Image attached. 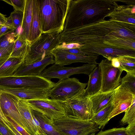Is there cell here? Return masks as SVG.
Returning a JSON list of instances; mask_svg holds the SVG:
<instances>
[{"label":"cell","mask_w":135,"mask_h":135,"mask_svg":"<svg viewBox=\"0 0 135 135\" xmlns=\"http://www.w3.org/2000/svg\"><path fill=\"white\" fill-rule=\"evenodd\" d=\"M115 2L119 1L121 2L125 3L126 4L130 5H135V0H114Z\"/></svg>","instance_id":"ee69618b"},{"label":"cell","mask_w":135,"mask_h":135,"mask_svg":"<svg viewBox=\"0 0 135 135\" xmlns=\"http://www.w3.org/2000/svg\"><path fill=\"white\" fill-rule=\"evenodd\" d=\"M0 122L6 126H8L9 121L3 112L0 105Z\"/></svg>","instance_id":"60d3db41"},{"label":"cell","mask_w":135,"mask_h":135,"mask_svg":"<svg viewBox=\"0 0 135 135\" xmlns=\"http://www.w3.org/2000/svg\"><path fill=\"white\" fill-rule=\"evenodd\" d=\"M107 17L110 20L135 25V5H119L116 2L114 9Z\"/></svg>","instance_id":"d6986e66"},{"label":"cell","mask_w":135,"mask_h":135,"mask_svg":"<svg viewBox=\"0 0 135 135\" xmlns=\"http://www.w3.org/2000/svg\"><path fill=\"white\" fill-rule=\"evenodd\" d=\"M14 42L6 47L0 49V59L7 56H10L12 50Z\"/></svg>","instance_id":"8d00e7d4"},{"label":"cell","mask_w":135,"mask_h":135,"mask_svg":"<svg viewBox=\"0 0 135 135\" xmlns=\"http://www.w3.org/2000/svg\"><path fill=\"white\" fill-rule=\"evenodd\" d=\"M31 112L38 122L43 131L47 135H63L54 127L53 120L35 110L31 109Z\"/></svg>","instance_id":"d4e9b609"},{"label":"cell","mask_w":135,"mask_h":135,"mask_svg":"<svg viewBox=\"0 0 135 135\" xmlns=\"http://www.w3.org/2000/svg\"><path fill=\"white\" fill-rule=\"evenodd\" d=\"M0 105L4 115L11 118L25 129L23 122L17 108L12 99L11 94L1 91H0Z\"/></svg>","instance_id":"ac0fdd59"},{"label":"cell","mask_w":135,"mask_h":135,"mask_svg":"<svg viewBox=\"0 0 135 135\" xmlns=\"http://www.w3.org/2000/svg\"><path fill=\"white\" fill-rule=\"evenodd\" d=\"M112 101L106 107L93 115L90 119L97 124L99 129L104 128L109 120V115L113 108Z\"/></svg>","instance_id":"484cf974"},{"label":"cell","mask_w":135,"mask_h":135,"mask_svg":"<svg viewBox=\"0 0 135 135\" xmlns=\"http://www.w3.org/2000/svg\"></svg>","instance_id":"c3c4849f"},{"label":"cell","mask_w":135,"mask_h":135,"mask_svg":"<svg viewBox=\"0 0 135 135\" xmlns=\"http://www.w3.org/2000/svg\"><path fill=\"white\" fill-rule=\"evenodd\" d=\"M87 83H83L75 78H68L59 80L49 90V96L51 99L62 101L76 95L84 93Z\"/></svg>","instance_id":"52a82bcc"},{"label":"cell","mask_w":135,"mask_h":135,"mask_svg":"<svg viewBox=\"0 0 135 135\" xmlns=\"http://www.w3.org/2000/svg\"><path fill=\"white\" fill-rule=\"evenodd\" d=\"M121 122L123 124H128L135 122V97L133 98L131 105L125 112Z\"/></svg>","instance_id":"1f68e13d"},{"label":"cell","mask_w":135,"mask_h":135,"mask_svg":"<svg viewBox=\"0 0 135 135\" xmlns=\"http://www.w3.org/2000/svg\"><path fill=\"white\" fill-rule=\"evenodd\" d=\"M54 57L55 64L60 66L71 64L76 62L98 64V56L73 54L59 49H55L51 51Z\"/></svg>","instance_id":"5bb4252c"},{"label":"cell","mask_w":135,"mask_h":135,"mask_svg":"<svg viewBox=\"0 0 135 135\" xmlns=\"http://www.w3.org/2000/svg\"><path fill=\"white\" fill-rule=\"evenodd\" d=\"M23 15V12L15 10L11 13L10 16L12 18L13 26L15 29L21 26Z\"/></svg>","instance_id":"d6a6232c"},{"label":"cell","mask_w":135,"mask_h":135,"mask_svg":"<svg viewBox=\"0 0 135 135\" xmlns=\"http://www.w3.org/2000/svg\"><path fill=\"white\" fill-rule=\"evenodd\" d=\"M13 30L5 25L0 26V36Z\"/></svg>","instance_id":"b9f144b4"},{"label":"cell","mask_w":135,"mask_h":135,"mask_svg":"<svg viewBox=\"0 0 135 135\" xmlns=\"http://www.w3.org/2000/svg\"><path fill=\"white\" fill-rule=\"evenodd\" d=\"M85 45L81 43H71L65 44L60 45L56 48L62 50H69L80 48Z\"/></svg>","instance_id":"d590c367"},{"label":"cell","mask_w":135,"mask_h":135,"mask_svg":"<svg viewBox=\"0 0 135 135\" xmlns=\"http://www.w3.org/2000/svg\"><path fill=\"white\" fill-rule=\"evenodd\" d=\"M31 109L54 120L65 116L64 109L58 101L51 99L27 100Z\"/></svg>","instance_id":"8fae6325"},{"label":"cell","mask_w":135,"mask_h":135,"mask_svg":"<svg viewBox=\"0 0 135 135\" xmlns=\"http://www.w3.org/2000/svg\"><path fill=\"white\" fill-rule=\"evenodd\" d=\"M82 51L101 55L110 61L113 57L127 55L135 57V50L116 48L103 42L91 43L85 44L80 48Z\"/></svg>","instance_id":"7c38bea8"},{"label":"cell","mask_w":135,"mask_h":135,"mask_svg":"<svg viewBox=\"0 0 135 135\" xmlns=\"http://www.w3.org/2000/svg\"><path fill=\"white\" fill-rule=\"evenodd\" d=\"M120 85L131 93L135 95V73H127L121 79Z\"/></svg>","instance_id":"f546056e"},{"label":"cell","mask_w":135,"mask_h":135,"mask_svg":"<svg viewBox=\"0 0 135 135\" xmlns=\"http://www.w3.org/2000/svg\"><path fill=\"white\" fill-rule=\"evenodd\" d=\"M8 119L14 127L22 135H31L24 129L16 123L9 117H7Z\"/></svg>","instance_id":"f35d334b"},{"label":"cell","mask_w":135,"mask_h":135,"mask_svg":"<svg viewBox=\"0 0 135 135\" xmlns=\"http://www.w3.org/2000/svg\"><path fill=\"white\" fill-rule=\"evenodd\" d=\"M55 83L41 76H9L0 78V86L13 87H24L49 90Z\"/></svg>","instance_id":"ba28073f"},{"label":"cell","mask_w":135,"mask_h":135,"mask_svg":"<svg viewBox=\"0 0 135 135\" xmlns=\"http://www.w3.org/2000/svg\"><path fill=\"white\" fill-rule=\"evenodd\" d=\"M40 135H47L44 133L42 134H41Z\"/></svg>","instance_id":"7dc6e473"},{"label":"cell","mask_w":135,"mask_h":135,"mask_svg":"<svg viewBox=\"0 0 135 135\" xmlns=\"http://www.w3.org/2000/svg\"><path fill=\"white\" fill-rule=\"evenodd\" d=\"M115 90L106 93L100 91L89 97L91 104L92 116L112 102Z\"/></svg>","instance_id":"603a6c76"},{"label":"cell","mask_w":135,"mask_h":135,"mask_svg":"<svg viewBox=\"0 0 135 135\" xmlns=\"http://www.w3.org/2000/svg\"><path fill=\"white\" fill-rule=\"evenodd\" d=\"M101 71L102 85L100 92H107L115 90L120 85L121 75L123 71L113 66L106 59L98 63Z\"/></svg>","instance_id":"30bf717a"},{"label":"cell","mask_w":135,"mask_h":135,"mask_svg":"<svg viewBox=\"0 0 135 135\" xmlns=\"http://www.w3.org/2000/svg\"><path fill=\"white\" fill-rule=\"evenodd\" d=\"M60 38L57 32L43 33L33 42H28L22 64H29L51 54V51L60 45Z\"/></svg>","instance_id":"277c9868"},{"label":"cell","mask_w":135,"mask_h":135,"mask_svg":"<svg viewBox=\"0 0 135 135\" xmlns=\"http://www.w3.org/2000/svg\"><path fill=\"white\" fill-rule=\"evenodd\" d=\"M11 95L23 122L25 129L31 135H40L44 133L42 129L38 128L34 121L31 109L27 100Z\"/></svg>","instance_id":"4fadbf2b"},{"label":"cell","mask_w":135,"mask_h":135,"mask_svg":"<svg viewBox=\"0 0 135 135\" xmlns=\"http://www.w3.org/2000/svg\"><path fill=\"white\" fill-rule=\"evenodd\" d=\"M18 35L15 29L0 36V49L14 42Z\"/></svg>","instance_id":"4dcf8cb0"},{"label":"cell","mask_w":135,"mask_h":135,"mask_svg":"<svg viewBox=\"0 0 135 135\" xmlns=\"http://www.w3.org/2000/svg\"><path fill=\"white\" fill-rule=\"evenodd\" d=\"M12 6L15 10L23 12L25 0H2Z\"/></svg>","instance_id":"e575fe53"},{"label":"cell","mask_w":135,"mask_h":135,"mask_svg":"<svg viewBox=\"0 0 135 135\" xmlns=\"http://www.w3.org/2000/svg\"><path fill=\"white\" fill-rule=\"evenodd\" d=\"M134 97L135 95L120 85L115 90L112 101L113 108L109 115V120L125 112L131 104Z\"/></svg>","instance_id":"2e32d148"},{"label":"cell","mask_w":135,"mask_h":135,"mask_svg":"<svg viewBox=\"0 0 135 135\" xmlns=\"http://www.w3.org/2000/svg\"><path fill=\"white\" fill-rule=\"evenodd\" d=\"M84 93L59 101L64 109L66 116L84 120L91 118L92 116L91 102L89 97L83 96Z\"/></svg>","instance_id":"8992f818"},{"label":"cell","mask_w":135,"mask_h":135,"mask_svg":"<svg viewBox=\"0 0 135 135\" xmlns=\"http://www.w3.org/2000/svg\"><path fill=\"white\" fill-rule=\"evenodd\" d=\"M49 90L31 88L0 86V91L10 94L26 100L49 98Z\"/></svg>","instance_id":"9a60e30c"},{"label":"cell","mask_w":135,"mask_h":135,"mask_svg":"<svg viewBox=\"0 0 135 135\" xmlns=\"http://www.w3.org/2000/svg\"><path fill=\"white\" fill-rule=\"evenodd\" d=\"M54 127L63 135H96L98 126L90 120H84L65 116L53 120Z\"/></svg>","instance_id":"5b68a950"},{"label":"cell","mask_w":135,"mask_h":135,"mask_svg":"<svg viewBox=\"0 0 135 135\" xmlns=\"http://www.w3.org/2000/svg\"><path fill=\"white\" fill-rule=\"evenodd\" d=\"M8 126L16 135H22L17 131L10 122L8 125Z\"/></svg>","instance_id":"bcb514c9"},{"label":"cell","mask_w":135,"mask_h":135,"mask_svg":"<svg viewBox=\"0 0 135 135\" xmlns=\"http://www.w3.org/2000/svg\"><path fill=\"white\" fill-rule=\"evenodd\" d=\"M0 135H16L8 127L0 122Z\"/></svg>","instance_id":"74e56055"},{"label":"cell","mask_w":135,"mask_h":135,"mask_svg":"<svg viewBox=\"0 0 135 135\" xmlns=\"http://www.w3.org/2000/svg\"><path fill=\"white\" fill-rule=\"evenodd\" d=\"M110 61L113 66L120 69L119 62L117 57L112 58Z\"/></svg>","instance_id":"7bdbcfd3"},{"label":"cell","mask_w":135,"mask_h":135,"mask_svg":"<svg viewBox=\"0 0 135 135\" xmlns=\"http://www.w3.org/2000/svg\"><path fill=\"white\" fill-rule=\"evenodd\" d=\"M23 62L21 57L8 56L0 59V78L13 76L14 73Z\"/></svg>","instance_id":"ffe728a7"},{"label":"cell","mask_w":135,"mask_h":135,"mask_svg":"<svg viewBox=\"0 0 135 135\" xmlns=\"http://www.w3.org/2000/svg\"><path fill=\"white\" fill-rule=\"evenodd\" d=\"M60 35V45L103 42L118 37L135 40V25L104 19L64 30Z\"/></svg>","instance_id":"6da1fadb"},{"label":"cell","mask_w":135,"mask_h":135,"mask_svg":"<svg viewBox=\"0 0 135 135\" xmlns=\"http://www.w3.org/2000/svg\"><path fill=\"white\" fill-rule=\"evenodd\" d=\"M114 0H70L64 30L104 20L114 9Z\"/></svg>","instance_id":"7a4b0ae2"},{"label":"cell","mask_w":135,"mask_h":135,"mask_svg":"<svg viewBox=\"0 0 135 135\" xmlns=\"http://www.w3.org/2000/svg\"><path fill=\"white\" fill-rule=\"evenodd\" d=\"M117 57L122 70L127 73H135V57L124 55Z\"/></svg>","instance_id":"f1b7e54d"},{"label":"cell","mask_w":135,"mask_h":135,"mask_svg":"<svg viewBox=\"0 0 135 135\" xmlns=\"http://www.w3.org/2000/svg\"><path fill=\"white\" fill-rule=\"evenodd\" d=\"M28 45L27 41L20 35L15 40L12 50L10 55L12 57L23 58L26 53Z\"/></svg>","instance_id":"83f0119b"},{"label":"cell","mask_w":135,"mask_h":135,"mask_svg":"<svg viewBox=\"0 0 135 135\" xmlns=\"http://www.w3.org/2000/svg\"><path fill=\"white\" fill-rule=\"evenodd\" d=\"M55 63L54 57L51 54L41 60L29 64H22L14 73L13 76H40L47 66Z\"/></svg>","instance_id":"e0dca14e"},{"label":"cell","mask_w":135,"mask_h":135,"mask_svg":"<svg viewBox=\"0 0 135 135\" xmlns=\"http://www.w3.org/2000/svg\"><path fill=\"white\" fill-rule=\"evenodd\" d=\"M7 20V17L5 16L0 12V26L4 25Z\"/></svg>","instance_id":"f6af8a7d"},{"label":"cell","mask_w":135,"mask_h":135,"mask_svg":"<svg viewBox=\"0 0 135 135\" xmlns=\"http://www.w3.org/2000/svg\"><path fill=\"white\" fill-rule=\"evenodd\" d=\"M33 0H25L23 20L21 26L20 35L24 40L28 41Z\"/></svg>","instance_id":"cb8c5ba5"},{"label":"cell","mask_w":135,"mask_h":135,"mask_svg":"<svg viewBox=\"0 0 135 135\" xmlns=\"http://www.w3.org/2000/svg\"><path fill=\"white\" fill-rule=\"evenodd\" d=\"M87 86L85 89L83 96L89 97L100 91L102 85V78L100 69L96 66L89 75Z\"/></svg>","instance_id":"7402d4cb"},{"label":"cell","mask_w":135,"mask_h":135,"mask_svg":"<svg viewBox=\"0 0 135 135\" xmlns=\"http://www.w3.org/2000/svg\"><path fill=\"white\" fill-rule=\"evenodd\" d=\"M96 135H128L124 127L113 128L104 131H101Z\"/></svg>","instance_id":"836d02e7"},{"label":"cell","mask_w":135,"mask_h":135,"mask_svg":"<svg viewBox=\"0 0 135 135\" xmlns=\"http://www.w3.org/2000/svg\"><path fill=\"white\" fill-rule=\"evenodd\" d=\"M97 65L87 64L76 67H65L55 64L44 69L40 76L49 79L57 78L60 80L74 74H82L89 75Z\"/></svg>","instance_id":"9c48e42d"},{"label":"cell","mask_w":135,"mask_h":135,"mask_svg":"<svg viewBox=\"0 0 135 135\" xmlns=\"http://www.w3.org/2000/svg\"><path fill=\"white\" fill-rule=\"evenodd\" d=\"M125 129L128 135H135V122L128 124Z\"/></svg>","instance_id":"ab89813d"},{"label":"cell","mask_w":135,"mask_h":135,"mask_svg":"<svg viewBox=\"0 0 135 135\" xmlns=\"http://www.w3.org/2000/svg\"><path fill=\"white\" fill-rule=\"evenodd\" d=\"M41 19L42 33L64 30L70 0H37Z\"/></svg>","instance_id":"3957f363"},{"label":"cell","mask_w":135,"mask_h":135,"mask_svg":"<svg viewBox=\"0 0 135 135\" xmlns=\"http://www.w3.org/2000/svg\"><path fill=\"white\" fill-rule=\"evenodd\" d=\"M103 42L117 48L135 50V40L128 38L118 37Z\"/></svg>","instance_id":"4316f807"},{"label":"cell","mask_w":135,"mask_h":135,"mask_svg":"<svg viewBox=\"0 0 135 135\" xmlns=\"http://www.w3.org/2000/svg\"><path fill=\"white\" fill-rule=\"evenodd\" d=\"M42 34L40 11L37 0H33L32 18L29 41L30 43L37 38Z\"/></svg>","instance_id":"44dd1931"}]
</instances>
